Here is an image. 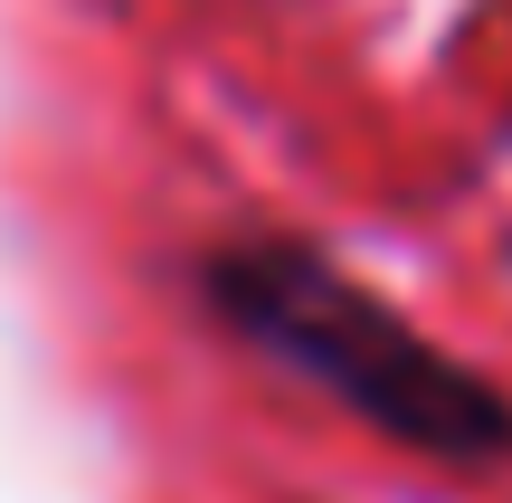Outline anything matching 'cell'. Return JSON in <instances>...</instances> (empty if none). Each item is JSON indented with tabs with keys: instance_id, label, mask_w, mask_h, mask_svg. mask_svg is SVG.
<instances>
[{
	"instance_id": "cell-1",
	"label": "cell",
	"mask_w": 512,
	"mask_h": 503,
	"mask_svg": "<svg viewBox=\"0 0 512 503\" xmlns=\"http://www.w3.org/2000/svg\"><path fill=\"white\" fill-rule=\"evenodd\" d=\"M200 295L238 342H256L275 371L313 380L323 399H342L361 428L399 437L437 466H503L512 456V399L484 371H465L456 352H437L389 295L342 276L323 247L238 238L200 266Z\"/></svg>"
}]
</instances>
